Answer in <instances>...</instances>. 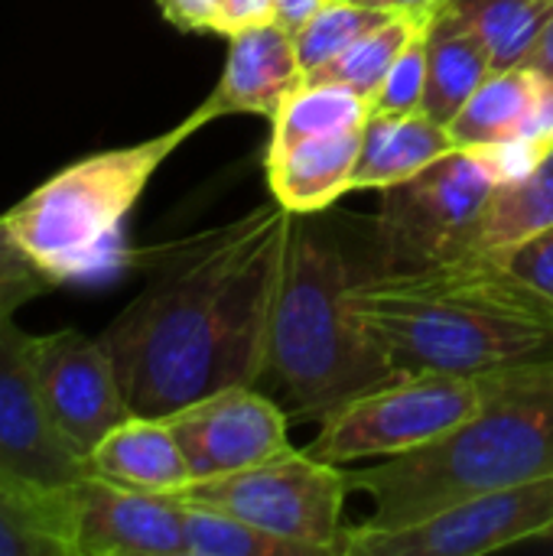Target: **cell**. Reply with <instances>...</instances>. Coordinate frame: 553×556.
Instances as JSON below:
<instances>
[{"label": "cell", "instance_id": "cell-25", "mask_svg": "<svg viewBox=\"0 0 553 556\" xmlns=\"http://www.w3.org/2000/svg\"><path fill=\"white\" fill-rule=\"evenodd\" d=\"M179 508H183L186 556H316L303 544L284 541L225 511L186 498H179Z\"/></svg>", "mask_w": 553, "mask_h": 556}, {"label": "cell", "instance_id": "cell-4", "mask_svg": "<svg viewBox=\"0 0 553 556\" xmlns=\"http://www.w3.org/2000/svg\"><path fill=\"white\" fill-rule=\"evenodd\" d=\"M316 215L290 218L261 381H271L297 417L323 420L345 401L394 381L398 371L352 319L345 293L355 267Z\"/></svg>", "mask_w": 553, "mask_h": 556}, {"label": "cell", "instance_id": "cell-13", "mask_svg": "<svg viewBox=\"0 0 553 556\" xmlns=\"http://www.w3.org/2000/svg\"><path fill=\"white\" fill-rule=\"evenodd\" d=\"M72 556H186L176 495L134 492L98 476L72 485Z\"/></svg>", "mask_w": 553, "mask_h": 556}, {"label": "cell", "instance_id": "cell-20", "mask_svg": "<svg viewBox=\"0 0 553 556\" xmlns=\"http://www.w3.org/2000/svg\"><path fill=\"white\" fill-rule=\"evenodd\" d=\"M553 225V147L531 173L512 182H499L482 215L466 228L453 257L489 254L499 257L505 248ZM450 261V257H447Z\"/></svg>", "mask_w": 553, "mask_h": 556}, {"label": "cell", "instance_id": "cell-17", "mask_svg": "<svg viewBox=\"0 0 553 556\" xmlns=\"http://www.w3.org/2000/svg\"><path fill=\"white\" fill-rule=\"evenodd\" d=\"M362 127L316 137L290 147L287 153L267 156V182L274 199L287 212L313 215L329 208L345 192H352V176L362 150Z\"/></svg>", "mask_w": 553, "mask_h": 556}, {"label": "cell", "instance_id": "cell-32", "mask_svg": "<svg viewBox=\"0 0 553 556\" xmlns=\"http://www.w3.org/2000/svg\"><path fill=\"white\" fill-rule=\"evenodd\" d=\"M323 3H326V0H274V23H277L284 33L297 36V33L316 16V10H319Z\"/></svg>", "mask_w": 553, "mask_h": 556}, {"label": "cell", "instance_id": "cell-5", "mask_svg": "<svg viewBox=\"0 0 553 556\" xmlns=\"http://www.w3.org/2000/svg\"><path fill=\"white\" fill-rule=\"evenodd\" d=\"M196 130L186 117L160 137L75 160L3 212L10 235L55 283L117 264L124 218L166 156Z\"/></svg>", "mask_w": 553, "mask_h": 556}, {"label": "cell", "instance_id": "cell-27", "mask_svg": "<svg viewBox=\"0 0 553 556\" xmlns=\"http://www.w3.org/2000/svg\"><path fill=\"white\" fill-rule=\"evenodd\" d=\"M427 29H417L411 42L401 49L394 65L388 68L378 91L368 98V114H417L424 108V88H427Z\"/></svg>", "mask_w": 553, "mask_h": 556}, {"label": "cell", "instance_id": "cell-6", "mask_svg": "<svg viewBox=\"0 0 553 556\" xmlns=\"http://www.w3.org/2000/svg\"><path fill=\"white\" fill-rule=\"evenodd\" d=\"M482 404L486 378L443 371L398 375L323 417V430L306 453L336 466L404 456L453 433Z\"/></svg>", "mask_w": 553, "mask_h": 556}, {"label": "cell", "instance_id": "cell-22", "mask_svg": "<svg viewBox=\"0 0 553 556\" xmlns=\"http://www.w3.org/2000/svg\"><path fill=\"white\" fill-rule=\"evenodd\" d=\"M368 121V98L336 85V81H306L297 85L274 114V137L267 156L287 153L297 143L355 130Z\"/></svg>", "mask_w": 553, "mask_h": 556}, {"label": "cell", "instance_id": "cell-15", "mask_svg": "<svg viewBox=\"0 0 553 556\" xmlns=\"http://www.w3.org/2000/svg\"><path fill=\"white\" fill-rule=\"evenodd\" d=\"M453 147L489 150L515 140L553 143V81L528 65L495 68L447 124Z\"/></svg>", "mask_w": 553, "mask_h": 556}, {"label": "cell", "instance_id": "cell-24", "mask_svg": "<svg viewBox=\"0 0 553 556\" xmlns=\"http://www.w3.org/2000/svg\"><path fill=\"white\" fill-rule=\"evenodd\" d=\"M430 23L433 20H417V16H407V13H391L381 26H375L372 33L355 39L342 55H336L323 68L310 72L306 81H336V85H345V88L372 98L378 91V85L385 81L388 68L394 65V59L401 55V49L411 42V36L417 29L430 26Z\"/></svg>", "mask_w": 553, "mask_h": 556}, {"label": "cell", "instance_id": "cell-36", "mask_svg": "<svg viewBox=\"0 0 553 556\" xmlns=\"http://www.w3.org/2000/svg\"><path fill=\"white\" fill-rule=\"evenodd\" d=\"M551 538H553V528H551Z\"/></svg>", "mask_w": 553, "mask_h": 556}, {"label": "cell", "instance_id": "cell-23", "mask_svg": "<svg viewBox=\"0 0 553 556\" xmlns=\"http://www.w3.org/2000/svg\"><path fill=\"white\" fill-rule=\"evenodd\" d=\"M553 0H450V13L466 33H473L492 59V68L525 65Z\"/></svg>", "mask_w": 553, "mask_h": 556}, {"label": "cell", "instance_id": "cell-31", "mask_svg": "<svg viewBox=\"0 0 553 556\" xmlns=\"http://www.w3.org/2000/svg\"><path fill=\"white\" fill-rule=\"evenodd\" d=\"M160 13L186 33H212L218 0H156Z\"/></svg>", "mask_w": 553, "mask_h": 556}, {"label": "cell", "instance_id": "cell-3", "mask_svg": "<svg viewBox=\"0 0 553 556\" xmlns=\"http://www.w3.org/2000/svg\"><path fill=\"white\" fill-rule=\"evenodd\" d=\"M553 476V362L486 375V404L453 433L352 469L372 498L365 528H401L453 502Z\"/></svg>", "mask_w": 553, "mask_h": 556}, {"label": "cell", "instance_id": "cell-35", "mask_svg": "<svg viewBox=\"0 0 553 556\" xmlns=\"http://www.w3.org/2000/svg\"><path fill=\"white\" fill-rule=\"evenodd\" d=\"M352 3H362V7H381V10H388V0H352Z\"/></svg>", "mask_w": 553, "mask_h": 556}, {"label": "cell", "instance_id": "cell-33", "mask_svg": "<svg viewBox=\"0 0 553 556\" xmlns=\"http://www.w3.org/2000/svg\"><path fill=\"white\" fill-rule=\"evenodd\" d=\"M525 65L541 72L548 81H553V7L548 20H544V26H541V33H538V39H535V46H531V52H528V59H525Z\"/></svg>", "mask_w": 553, "mask_h": 556}, {"label": "cell", "instance_id": "cell-1", "mask_svg": "<svg viewBox=\"0 0 553 556\" xmlns=\"http://www.w3.org/2000/svg\"><path fill=\"white\" fill-rule=\"evenodd\" d=\"M290 218L277 199L192 238L101 332L127 407L166 417L225 388H257Z\"/></svg>", "mask_w": 553, "mask_h": 556}, {"label": "cell", "instance_id": "cell-11", "mask_svg": "<svg viewBox=\"0 0 553 556\" xmlns=\"http://www.w3.org/2000/svg\"><path fill=\"white\" fill-rule=\"evenodd\" d=\"M192 482L231 476L290 453L284 410L257 388H225L163 417Z\"/></svg>", "mask_w": 553, "mask_h": 556}, {"label": "cell", "instance_id": "cell-9", "mask_svg": "<svg viewBox=\"0 0 553 556\" xmlns=\"http://www.w3.org/2000/svg\"><path fill=\"white\" fill-rule=\"evenodd\" d=\"M553 476L453 502L401 528H345L342 556H482L551 538Z\"/></svg>", "mask_w": 553, "mask_h": 556}, {"label": "cell", "instance_id": "cell-18", "mask_svg": "<svg viewBox=\"0 0 553 556\" xmlns=\"http://www.w3.org/2000/svg\"><path fill=\"white\" fill-rule=\"evenodd\" d=\"M450 150L453 140L447 127L427 117L424 111L401 114V117L368 114L362 127V150L352 176V192H365V189L381 192L394 182H404Z\"/></svg>", "mask_w": 553, "mask_h": 556}, {"label": "cell", "instance_id": "cell-8", "mask_svg": "<svg viewBox=\"0 0 553 556\" xmlns=\"http://www.w3.org/2000/svg\"><path fill=\"white\" fill-rule=\"evenodd\" d=\"M499 182L489 150L453 147L417 176L381 189L375 270H407L453 257Z\"/></svg>", "mask_w": 553, "mask_h": 556}, {"label": "cell", "instance_id": "cell-7", "mask_svg": "<svg viewBox=\"0 0 553 556\" xmlns=\"http://www.w3.org/2000/svg\"><path fill=\"white\" fill-rule=\"evenodd\" d=\"M349 492L352 485L342 466L290 450L231 476L189 482L176 495L303 544L316 556H342Z\"/></svg>", "mask_w": 553, "mask_h": 556}, {"label": "cell", "instance_id": "cell-34", "mask_svg": "<svg viewBox=\"0 0 553 556\" xmlns=\"http://www.w3.org/2000/svg\"><path fill=\"white\" fill-rule=\"evenodd\" d=\"M450 0H388V10L394 13H407V16H417V20H433Z\"/></svg>", "mask_w": 553, "mask_h": 556}, {"label": "cell", "instance_id": "cell-12", "mask_svg": "<svg viewBox=\"0 0 553 556\" xmlns=\"http://www.w3.org/2000/svg\"><path fill=\"white\" fill-rule=\"evenodd\" d=\"M36 375L55 427L85 459L114 427L134 417L101 339H88L78 329L39 336Z\"/></svg>", "mask_w": 553, "mask_h": 556}, {"label": "cell", "instance_id": "cell-30", "mask_svg": "<svg viewBox=\"0 0 553 556\" xmlns=\"http://www.w3.org/2000/svg\"><path fill=\"white\" fill-rule=\"evenodd\" d=\"M274 23V0H218L215 13V36H235L241 29Z\"/></svg>", "mask_w": 553, "mask_h": 556}, {"label": "cell", "instance_id": "cell-10", "mask_svg": "<svg viewBox=\"0 0 553 556\" xmlns=\"http://www.w3.org/2000/svg\"><path fill=\"white\" fill-rule=\"evenodd\" d=\"M36 345L39 336L13 319L0 326V466L46 489H72L91 472L42 401Z\"/></svg>", "mask_w": 553, "mask_h": 556}, {"label": "cell", "instance_id": "cell-26", "mask_svg": "<svg viewBox=\"0 0 553 556\" xmlns=\"http://www.w3.org/2000/svg\"><path fill=\"white\" fill-rule=\"evenodd\" d=\"M391 13L394 10L362 7L352 0H326L316 10V16L293 36L303 75H310V72L323 68L326 62H332L336 55H342L355 39H362L365 33L381 26Z\"/></svg>", "mask_w": 553, "mask_h": 556}, {"label": "cell", "instance_id": "cell-19", "mask_svg": "<svg viewBox=\"0 0 553 556\" xmlns=\"http://www.w3.org/2000/svg\"><path fill=\"white\" fill-rule=\"evenodd\" d=\"M72 489H46L0 466V556H72Z\"/></svg>", "mask_w": 553, "mask_h": 556}, {"label": "cell", "instance_id": "cell-16", "mask_svg": "<svg viewBox=\"0 0 553 556\" xmlns=\"http://www.w3.org/2000/svg\"><path fill=\"white\" fill-rule=\"evenodd\" d=\"M88 472L150 495H176L192 482L186 456L163 417H127L91 453Z\"/></svg>", "mask_w": 553, "mask_h": 556}, {"label": "cell", "instance_id": "cell-29", "mask_svg": "<svg viewBox=\"0 0 553 556\" xmlns=\"http://www.w3.org/2000/svg\"><path fill=\"white\" fill-rule=\"evenodd\" d=\"M499 261L521 277L528 287H535L541 296L553 300V225L528 235L525 241L505 248L499 254Z\"/></svg>", "mask_w": 553, "mask_h": 556}, {"label": "cell", "instance_id": "cell-21", "mask_svg": "<svg viewBox=\"0 0 553 556\" xmlns=\"http://www.w3.org/2000/svg\"><path fill=\"white\" fill-rule=\"evenodd\" d=\"M492 72L482 42L440 10L427 29V88L420 111L447 127Z\"/></svg>", "mask_w": 553, "mask_h": 556}, {"label": "cell", "instance_id": "cell-28", "mask_svg": "<svg viewBox=\"0 0 553 556\" xmlns=\"http://www.w3.org/2000/svg\"><path fill=\"white\" fill-rule=\"evenodd\" d=\"M55 277H49L10 235L3 215H0V326L16 316L20 306L33 303L36 296H46L55 290Z\"/></svg>", "mask_w": 553, "mask_h": 556}, {"label": "cell", "instance_id": "cell-2", "mask_svg": "<svg viewBox=\"0 0 553 556\" xmlns=\"http://www.w3.org/2000/svg\"><path fill=\"white\" fill-rule=\"evenodd\" d=\"M345 306L398 375L486 378L553 362V300L489 254L355 274Z\"/></svg>", "mask_w": 553, "mask_h": 556}, {"label": "cell", "instance_id": "cell-14", "mask_svg": "<svg viewBox=\"0 0 553 556\" xmlns=\"http://www.w3.org/2000/svg\"><path fill=\"white\" fill-rule=\"evenodd\" d=\"M303 65L297 59L293 36L277 23H261L228 36V55L218 85L212 94L189 114L196 127H205L215 117L228 114H257L271 117L284 98L303 85Z\"/></svg>", "mask_w": 553, "mask_h": 556}]
</instances>
